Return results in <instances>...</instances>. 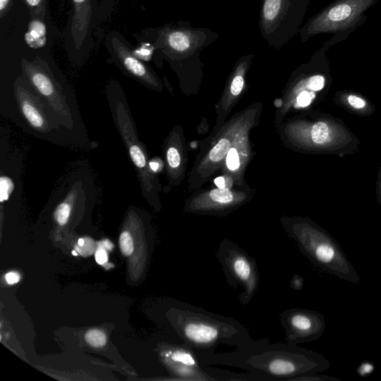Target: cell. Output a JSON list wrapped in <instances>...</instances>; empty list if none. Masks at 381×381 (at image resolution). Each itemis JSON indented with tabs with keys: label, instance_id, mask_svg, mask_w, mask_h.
Segmentation results:
<instances>
[{
	"label": "cell",
	"instance_id": "obj_1",
	"mask_svg": "<svg viewBox=\"0 0 381 381\" xmlns=\"http://www.w3.org/2000/svg\"><path fill=\"white\" fill-rule=\"evenodd\" d=\"M200 358L208 363L247 370L261 380L292 381L304 375L321 373L331 367L326 357L317 352L289 343H270L267 339L251 340L231 352L201 353Z\"/></svg>",
	"mask_w": 381,
	"mask_h": 381
},
{
	"label": "cell",
	"instance_id": "obj_2",
	"mask_svg": "<svg viewBox=\"0 0 381 381\" xmlns=\"http://www.w3.org/2000/svg\"><path fill=\"white\" fill-rule=\"evenodd\" d=\"M172 321L185 344L201 353L214 352L220 345L239 347L252 340L239 321L188 303L176 304Z\"/></svg>",
	"mask_w": 381,
	"mask_h": 381
},
{
	"label": "cell",
	"instance_id": "obj_3",
	"mask_svg": "<svg viewBox=\"0 0 381 381\" xmlns=\"http://www.w3.org/2000/svg\"><path fill=\"white\" fill-rule=\"evenodd\" d=\"M284 226L287 233L312 264L344 281L355 285L360 283L357 270L340 244L323 228L304 222H287Z\"/></svg>",
	"mask_w": 381,
	"mask_h": 381
},
{
	"label": "cell",
	"instance_id": "obj_4",
	"mask_svg": "<svg viewBox=\"0 0 381 381\" xmlns=\"http://www.w3.org/2000/svg\"><path fill=\"white\" fill-rule=\"evenodd\" d=\"M13 101L16 106L18 123L37 137L57 144L72 143L68 134L72 132L64 126L62 118L42 98L23 75L13 83Z\"/></svg>",
	"mask_w": 381,
	"mask_h": 381
},
{
	"label": "cell",
	"instance_id": "obj_5",
	"mask_svg": "<svg viewBox=\"0 0 381 381\" xmlns=\"http://www.w3.org/2000/svg\"><path fill=\"white\" fill-rule=\"evenodd\" d=\"M107 100L116 129L137 171L142 196L150 203L155 202L159 189L157 179L149 170L148 151L139 139L125 93L118 84H111L107 90Z\"/></svg>",
	"mask_w": 381,
	"mask_h": 381
},
{
	"label": "cell",
	"instance_id": "obj_6",
	"mask_svg": "<svg viewBox=\"0 0 381 381\" xmlns=\"http://www.w3.org/2000/svg\"><path fill=\"white\" fill-rule=\"evenodd\" d=\"M22 75L46 103L61 117L68 130L77 129L81 124L75 98L57 81L49 65L40 58L21 62Z\"/></svg>",
	"mask_w": 381,
	"mask_h": 381
},
{
	"label": "cell",
	"instance_id": "obj_7",
	"mask_svg": "<svg viewBox=\"0 0 381 381\" xmlns=\"http://www.w3.org/2000/svg\"><path fill=\"white\" fill-rule=\"evenodd\" d=\"M216 257L222 266L226 281L233 289H242L239 300L247 306L255 295L259 284L257 261L238 244L225 239L220 243Z\"/></svg>",
	"mask_w": 381,
	"mask_h": 381
},
{
	"label": "cell",
	"instance_id": "obj_8",
	"mask_svg": "<svg viewBox=\"0 0 381 381\" xmlns=\"http://www.w3.org/2000/svg\"><path fill=\"white\" fill-rule=\"evenodd\" d=\"M301 0H262L259 27L270 47L280 49L298 31Z\"/></svg>",
	"mask_w": 381,
	"mask_h": 381
},
{
	"label": "cell",
	"instance_id": "obj_9",
	"mask_svg": "<svg viewBox=\"0 0 381 381\" xmlns=\"http://www.w3.org/2000/svg\"><path fill=\"white\" fill-rule=\"evenodd\" d=\"M286 342L298 345L319 340L326 331V319L319 312L304 308L287 309L280 315Z\"/></svg>",
	"mask_w": 381,
	"mask_h": 381
},
{
	"label": "cell",
	"instance_id": "obj_10",
	"mask_svg": "<svg viewBox=\"0 0 381 381\" xmlns=\"http://www.w3.org/2000/svg\"><path fill=\"white\" fill-rule=\"evenodd\" d=\"M371 0H341L313 18L301 31L302 40L320 32L340 29L356 19Z\"/></svg>",
	"mask_w": 381,
	"mask_h": 381
},
{
	"label": "cell",
	"instance_id": "obj_11",
	"mask_svg": "<svg viewBox=\"0 0 381 381\" xmlns=\"http://www.w3.org/2000/svg\"><path fill=\"white\" fill-rule=\"evenodd\" d=\"M162 356L166 365L177 379L185 381L218 380L200 367L196 353L187 345L169 347L163 351Z\"/></svg>",
	"mask_w": 381,
	"mask_h": 381
},
{
	"label": "cell",
	"instance_id": "obj_12",
	"mask_svg": "<svg viewBox=\"0 0 381 381\" xmlns=\"http://www.w3.org/2000/svg\"><path fill=\"white\" fill-rule=\"evenodd\" d=\"M112 43L117 62L127 74L148 88L155 90L162 88L159 79L153 71L135 57L120 40L114 38Z\"/></svg>",
	"mask_w": 381,
	"mask_h": 381
},
{
	"label": "cell",
	"instance_id": "obj_13",
	"mask_svg": "<svg viewBox=\"0 0 381 381\" xmlns=\"http://www.w3.org/2000/svg\"><path fill=\"white\" fill-rule=\"evenodd\" d=\"M162 36L164 46L174 54H192L207 46L206 32L188 27L166 29Z\"/></svg>",
	"mask_w": 381,
	"mask_h": 381
},
{
	"label": "cell",
	"instance_id": "obj_14",
	"mask_svg": "<svg viewBox=\"0 0 381 381\" xmlns=\"http://www.w3.org/2000/svg\"><path fill=\"white\" fill-rule=\"evenodd\" d=\"M74 15L72 38L75 46L81 49L88 33L92 14L91 0H73Z\"/></svg>",
	"mask_w": 381,
	"mask_h": 381
},
{
	"label": "cell",
	"instance_id": "obj_15",
	"mask_svg": "<svg viewBox=\"0 0 381 381\" xmlns=\"http://www.w3.org/2000/svg\"><path fill=\"white\" fill-rule=\"evenodd\" d=\"M47 28L40 18H33L29 23L28 30L25 33V44L31 49L43 48L47 44Z\"/></svg>",
	"mask_w": 381,
	"mask_h": 381
},
{
	"label": "cell",
	"instance_id": "obj_16",
	"mask_svg": "<svg viewBox=\"0 0 381 381\" xmlns=\"http://www.w3.org/2000/svg\"><path fill=\"white\" fill-rule=\"evenodd\" d=\"M231 142L227 139L220 140L217 145L211 150L209 159L211 162L218 163L227 155L231 149Z\"/></svg>",
	"mask_w": 381,
	"mask_h": 381
},
{
	"label": "cell",
	"instance_id": "obj_17",
	"mask_svg": "<svg viewBox=\"0 0 381 381\" xmlns=\"http://www.w3.org/2000/svg\"><path fill=\"white\" fill-rule=\"evenodd\" d=\"M86 342L94 348H101L107 343V337L105 332L98 329H92L86 335Z\"/></svg>",
	"mask_w": 381,
	"mask_h": 381
},
{
	"label": "cell",
	"instance_id": "obj_18",
	"mask_svg": "<svg viewBox=\"0 0 381 381\" xmlns=\"http://www.w3.org/2000/svg\"><path fill=\"white\" fill-rule=\"evenodd\" d=\"M33 18H44L46 15V0H24Z\"/></svg>",
	"mask_w": 381,
	"mask_h": 381
},
{
	"label": "cell",
	"instance_id": "obj_19",
	"mask_svg": "<svg viewBox=\"0 0 381 381\" xmlns=\"http://www.w3.org/2000/svg\"><path fill=\"white\" fill-rule=\"evenodd\" d=\"M312 140L317 144H323L328 137V125L324 122L316 123L312 129Z\"/></svg>",
	"mask_w": 381,
	"mask_h": 381
},
{
	"label": "cell",
	"instance_id": "obj_20",
	"mask_svg": "<svg viewBox=\"0 0 381 381\" xmlns=\"http://www.w3.org/2000/svg\"><path fill=\"white\" fill-rule=\"evenodd\" d=\"M166 160L169 169L174 170L181 164V157L179 149L173 146H169L166 150Z\"/></svg>",
	"mask_w": 381,
	"mask_h": 381
},
{
	"label": "cell",
	"instance_id": "obj_21",
	"mask_svg": "<svg viewBox=\"0 0 381 381\" xmlns=\"http://www.w3.org/2000/svg\"><path fill=\"white\" fill-rule=\"evenodd\" d=\"M120 248L123 255L130 257L133 252V242L132 236L128 231H124L120 236Z\"/></svg>",
	"mask_w": 381,
	"mask_h": 381
},
{
	"label": "cell",
	"instance_id": "obj_22",
	"mask_svg": "<svg viewBox=\"0 0 381 381\" xmlns=\"http://www.w3.org/2000/svg\"><path fill=\"white\" fill-rule=\"evenodd\" d=\"M226 165L231 171H236L240 167V158L236 148H231L226 155Z\"/></svg>",
	"mask_w": 381,
	"mask_h": 381
},
{
	"label": "cell",
	"instance_id": "obj_23",
	"mask_svg": "<svg viewBox=\"0 0 381 381\" xmlns=\"http://www.w3.org/2000/svg\"><path fill=\"white\" fill-rule=\"evenodd\" d=\"M341 379L337 378L328 376L326 375H320L319 373H311L304 375L294 378L292 381H340Z\"/></svg>",
	"mask_w": 381,
	"mask_h": 381
},
{
	"label": "cell",
	"instance_id": "obj_24",
	"mask_svg": "<svg viewBox=\"0 0 381 381\" xmlns=\"http://www.w3.org/2000/svg\"><path fill=\"white\" fill-rule=\"evenodd\" d=\"M135 57L143 59V60H150L152 54H153V47L150 44H144L138 50H135L133 53Z\"/></svg>",
	"mask_w": 381,
	"mask_h": 381
},
{
	"label": "cell",
	"instance_id": "obj_25",
	"mask_svg": "<svg viewBox=\"0 0 381 381\" xmlns=\"http://www.w3.org/2000/svg\"><path fill=\"white\" fill-rule=\"evenodd\" d=\"M324 83L325 79L324 76L315 75L309 79L307 86L312 90L318 91L324 88Z\"/></svg>",
	"mask_w": 381,
	"mask_h": 381
},
{
	"label": "cell",
	"instance_id": "obj_26",
	"mask_svg": "<svg viewBox=\"0 0 381 381\" xmlns=\"http://www.w3.org/2000/svg\"><path fill=\"white\" fill-rule=\"evenodd\" d=\"M374 370V364L366 360L361 363L360 367L357 369V372L360 377L366 378L370 376Z\"/></svg>",
	"mask_w": 381,
	"mask_h": 381
},
{
	"label": "cell",
	"instance_id": "obj_27",
	"mask_svg": "<svg viewBox=\"0 0 381 381\" xmlns=\"http://www.w3.org/2000/svg\"><path fill=\"white\" fill-rule=\"evenodd\" d=\"M312 94L311 93L304 91L300 93L298 98V103L300 107H304L308 106L311 103Z\"/></svg>",
	"mask_w": 381,
	"mask_h": 381
},
{
	"label": "cell",
	"instance_id": "obj_28",
	"mask_svg": "<svg viewBox=\"0 0 381 381\" xmlns=\"http://www.w3.org/2000/svg\"><path fill=\"white\" fill-rule=\"evenodd\" d=\"M95 259L98 265H103L107 263L108 255L104 248L101 246L96 252Z\"/></svg>",
	"mask_w": 381,
	"mask_h": 381
},
{
	"label": "cell",
	"instance_id": "obj_29",
	"mask_svg": "<svg viewBox=\"0 0 381 381\" xmlns=\"http://www.w3.org/2000/svg\"><path fill=\"white\" fill-rule=\"evenodd\" d=\"M13 0H0V18H3L10 12Z\"/></svg>",
	"mask_w": 381,
	"mask_h": 381
},
{
	"label": "cell",
	"instance_id": "obj_30",
	"mask_svg": "<svg viewBox=\"0 0 381 381\" xmlns=\"http://www.w3.org/2000/svg\"><path fill=\"white\" fill-rule=\"evenodd\" d=\"M304 285V278L300 275H295L291 278L290 287L295 291H300L302 289Z\"/></svg>",
	"mask_w": 381,
	"mask_h": 381
},
{
	"label": "cell",
	"instance_id": "obj_31",
	"mask_svg": "<svg viewBox=\"0 0 381 381\" xmlns=\"http://www.w3.org/2000/svg\"><path fill=\"white\" fill-rule=\"evenodd\" d=\"M161 166L162 165L160 164L159 161L157 160L156 159H152L149 160V163H148L149 170L150 173L153 175H155V173L160 172Z\"/></svg>",
	"mask_w": 381,
	"mask_h": 381
},
{
	"label": "cell",
	"instance_id": "obj_32",
	"mask_svg": "<svg viewBox=\"0 0 381 381\" xmlns=\"http://www.w3.org/2000/svg\"><path fill=\"white\" fill-rule=\"evenodd\" d=\"M5 280L8 285H14L19 283V281L21 280V276L18 273H8L5 275Z\"/></svg>",
	"mask_w": 381,
	"mask_h": 381
},
{
	"label": "cell",
	"instance_id": "obj_33",
	"mask_svg": "<svg viewBox=\"0 0 381 381\" xmlns=\"http://www.w3.org/2000/svg\"><path fill=\"white\" fill-rule=\"evenodd\" d=\"M349 103L355 108H362L365 106V101L354 96H351L349 97Z\"/></svg>",
	"mask_w": 381,
	"mask_h": 381
},
{
	"label": "cell",
	"instance_id": "obj_34",
	"mask_svg": "<svg viewBox=\"0 0 381 381\" xmlns=\"http://www.w3.org/2000/svg\"><path fill=\"white\" fill-rule=\"evenodd\" d=\"M215 184L218 189H226V182L224 176H219L215 180Z\"/></svg>",
	"mask_w": 381,
	"mask_h": 381
},
{
	"label": "cell",
	"instance_id": "obj_35",
	"mask_svg": "<svg viewBox=\"0 0 381 381\" xmlns=\"http://www.w3.org/2000/svg\"><path fill=\"white\" fill-rule=\"evenodd\" d=\"M84 244V240L83 239H80L79 240V246H83V245Z\"/></svg>",
	"mask_w": 381,
	"mask_h": 381
},
{
	"label": "cell",
	"instance_id": "obj_36",
	"mask_svg": "<svg viewBox=\"0 0 381 381\" xmlns=\"http://www.w3.org/2000/svg\"><path fill=\"white\" fill-rule=\"evenodd\" d=\"M73 254L74 256H78V253L76 252L75 251H73Z\"/></svg>",
	"mask_w": 381,
	"mask_h": 381
}]
</instances>
